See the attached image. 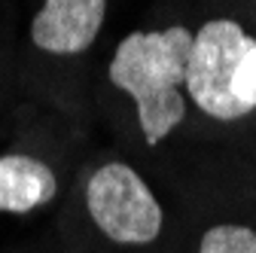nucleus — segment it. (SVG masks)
I'll return each mask as SVG.
<instances>
[{
  "mask_svg": "<svg viewBox=\"0 0 256 253\" xmlns=\"http://www.w3.org/2000/svg\"><path fill=\"white\" fill-rule=\"evenodd\" d=\"M192 49V30L171 24L165 30H134L113 58L107 76L138 107V125L146 144H162L186 119V61Z\"/></svg>",
  "mask_w": 256,
  "mask_h": 253,
  "instance_id": "1",
  "label": "nucleus"
},
{
  "mask_svg": "<svg viewBox=\"0 0 256 253\" xmlns=\"http://www.w3.org/2000/svg\"><path fill=\"white\" fill-rule=\"evenodd\" d=\"M253 37L235 18H210L192 34L186 61V98L216 122H235L244 113L235 104L232 80Z\"/></svg>",
  "mask_w": 256,
  "mask_h": 253,
  "instance_id": "2",
  "label": "nucleus"
},
{
  "mask_svg": "<svg viewBox=\"0 0 256 253\" xmlns=\"http://www.w3.org/2000/svg\"><path fill=\"white\" fill-rule=\"evenodd\" d=\"M86 208L110 241L140 247L158 238L165 223L162 204L144 177L122 162H107L86 183Z\"/></svg>",
  "mask_w": 256,
  "mask_h": 253,
  "instance_id": "3",
  "label": "nucleus"
},
{
  "mask_svg": "<svg viewBox=\"0 0 256 253\" xmlns=\"http://www.w3.org/2000/svg\"><path fill=\"white\" fill-rule=\"evenodd\" d=\"M107 0H43L30 22V43L49 55H80L98 40Z\"/></svg>",
  "mask_w": 256,
  "mask_h": 253,
  "instance_id": "4",
  "label": "nucleus"
},
{
  "mask_svg": "<svg viewBox=\"0 0 256 253\" xmlns=\"http://www.w3.org/2000/svg\"><path fill=\"white\" fill-rule=\"evenodd\" d=\"M58 192L52 168L34 156H0V214H30Z\"/></svg>",
  "mask_w": 256,
  "mask_h": 253,
  "instance_id": "5",
  "label": "nucleus"
},
{
  "mask_svg": "<svg viewBox=\"0 0 256 253\" xmlns=\"http://www.w3.org/2000/svg\"><path fill=\"white\" fill-rule=\"evenodd\" d=\"M198 253H256V232L238 223L210 226L198 241Z\"/></svg>",
  "mask_w": 256,
  "mask_h": 253,
  "instance_id": "6",
  "label": "nucleus"
},
{
  "mask_svg": "<svg viewBox=\"0 0 256 253\" xmlns=\"http://www.w3.org/2000/svg\"><path fill=\"white\" fill-rule=\"evenodd\" d=\"M232 94H235V104H238V110H241L244 116L256 110V40L250 43V49L244 52L241 64H238V70H235Z\"/></svg>",
  "mask_w": 256,
  "mask_h": 253,
  "instance_id": "7",
  "label": "nucleus"
}]
</instances>
